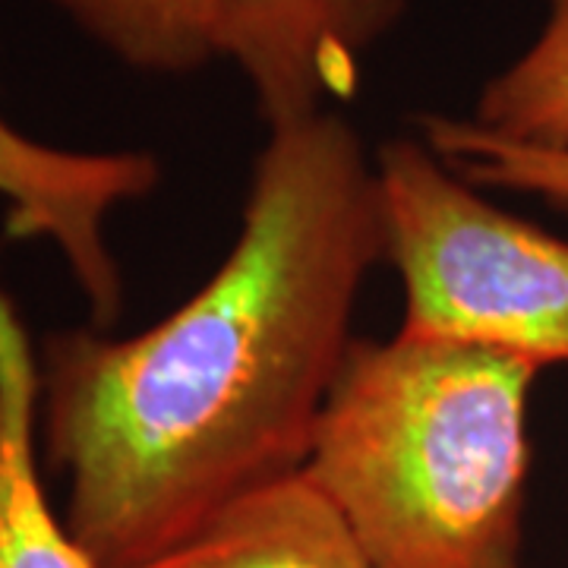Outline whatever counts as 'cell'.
Instances as JSON below:
<instances>
[{"mask_svg":"<svg viewBox=\"0 0 568 568\" xmlns=\"http://www.w3.org/2000/svg\"><path fill=\"white\" fill-rule=\"evenodd\" d=\"M379 260L376 168L325 111L268 133L237 244L168 320L130 338L44 335L41 446L95 566H149L304 470Z\"/></svg>","mask_w":568,"mask_h":568,"instance_id":"obj_1","label":"cell"},{"mask_svg":"<svg viewBox=\"0 0 568 568\" xmlns=\"http://www.w3.org/2000/svg\"><path fill=\"white\" fill-rule=\"evenodd\" d=\"M537 369L405 335L351 345L304 474L369 566L521 568Z\"/></svg>","mask_w":568,"mask_h":568,"instance_id":"obj_2","label":"cell"},{"mask_svg":"<svg viewBox=\"0 0 568 568\" xmlns=\"http://www.w3.org/2000/svg\"><path fill=\"white\" fill-rule=\"evenodd\" d=\"M383 260L405 284V338L568 364V244L474 193L426 142L376 159Z\"/></svg>","mask_w":568,"mask_h":568,"instance_id":"obj_3","label":"cell"},{"mask_svg":"<svg viewBox=\"0 0 568 568\" xmlns=\"http://www.w3.org/2000/svg\"><path fill=\"white\" fill-rule=\"evenodd\" d=\"M407 0H222L219 58L237 63L265 123L325 114L361 85L366 51Z\"/></svg>","mask_w":568,"mask_h":568,"instance_id":"obj_4","label":"cell"},{"mask_svg":"<svg viewBox=\"0 0 568 568\" xmlns=\"http://www.w3.org/2000/svg\"><path fill=\"white\" fill-rule=\"evenodd\" d=\"M162 168L149 152H70L29 140L0 118V200L10 237H41L61 250L92 306L111 325L123 284L108 246V215L159 186Z\"/></svg>","mask_w":568,"mask_h":568,"instance_id":"obj_5","label":"cell"},{"mask_svg":"<svg viewBox=\"0 0 568 568\" xmlns=\"http://www.w3.org/2000/svg\"><path fill=\"white\" fill-rule=\"evenodd\" d=\"M39 395V354L0 284V568H99L41 487Z\"/></svg>","mask_w":568,"mask_h":568,"instance_id":"obj_6","label":"cell"},{"mask_svg":"<svg viewBox=\"0 0 568 568\" xmlns=\"http://www.w3.org/2000/svg\"><path fill=\"white\" fill-rule=\"evenodd\" d=\"M142 568H373L342 515L304 470L227 506Z\"/></svg>","mask_w":568,"mask_h":568,"instance_id":"obj_7","label":"cell"},{"mask_svg":"<svg viewBox=\"0 0 568 568\" xmlns=\"http://www.w3.org/2000/svg\"><path fill=\"white\" fill-rule=\"evenodd\" d=\"M118 61L190 73L219 58L222 0H48Z\"/></svg>","mask_w":568,"mask_h":568,"instance_id":"obj_8","label":"cell"},{"mask_svg":"<svg viewBox=\"0 0 568 568\" xmlns=\"http://www.w3.org/2000/svg\"><path fill=\"white\" fill-rule=\"evenodd\" d=\"M467 121L499 140L568 149V0H549L540 36L484 85Z\"/></svg>","mask_w":568,"mask_h":568,"instance_id":"obj_9","label":"cell"},{"mask_svg":"<svg viewBox=\"0 0 568 568\" xmlns=\"http://www.w3.org/2000/svg\"><path fill=\"white\" fill-rule=\"evenodd\" d=\"M424 140L467 183L530 193L568 212V149L499 140L455 118H424Z\"/></svg>","mask_w":568,"mask_h":568,"instance_id":"obj_10","label":"cell"}]
</instances>
